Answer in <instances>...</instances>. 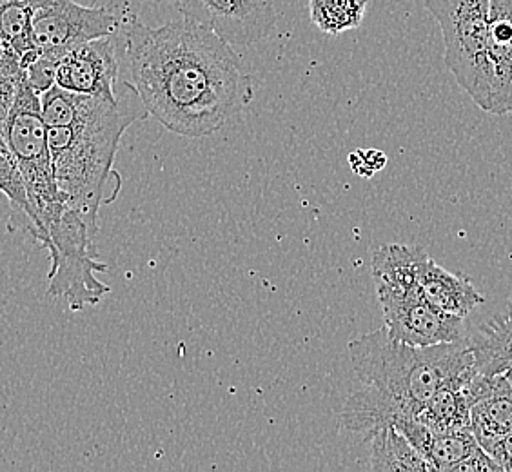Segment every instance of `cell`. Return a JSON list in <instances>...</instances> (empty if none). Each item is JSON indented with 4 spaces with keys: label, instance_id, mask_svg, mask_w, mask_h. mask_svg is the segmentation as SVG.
<instances>
[{
    "label": "cell",
    "instance_id": "obj_2",
    "mask_svg": "<svg viewBox=\"0 0 512 472\" xmlns=\"http://www.w3.org/2000/svg\"><path fill=\"white\" fill-rule=\"evenodd\" d=\"M356 384L342 411V427L369 438L402 418H416L440 387L478 369L467 340L414 347L389 336L385 327L349 344Z\"/></svg>",
    "mask_w": 512,
    "mask_h": 472
},
{
    "label": "cell",
    "instance_id": "obj_4",
    "mask_svg": "<svg viewBox=\"0 0 512 472\" xmlns=\"http://www.w3.org/2000/svg\"><path fill=\"white\" fill-rule=\"evenodd\" d=\"M0 131L26 186V231L40 244L51 224L62 217L69 204L53 175L48 128L42 118L40 95L28 77L22 80L10 113L0 122Z\"/></svg>",
    "mask_w": 512,
    "mask_h": 472
},
{
    "label": "cell",
    "instance_id": "obj_20",
    "mask_svg": "<svg viewBox=\"0 0 512 472\" xmlns=\"http://www.w3.org/2000/svg\"><path fill=\"white\" fill-rule=\"evenodd\" d=\"M387 164V155L380 149H355L349 155V166L362 178H373Z\"/></svg>",
    "mask_w": 512,
    "mask_h": 472
},
{
    "label": "cell",
    "instance_id": "obj_17",
    "mask_svg": "<svg viewBox=\"0 0 512 472\" xmlns=\"http://www.w3.org/2000/svg\"><path fill=\"white\" fill-rule=\"evenodd\" d=\"M365 10L367 0H309L313 24L331 37L360 28Z\"/></svg>",
    "mask_w": 512,
    "mask_h": 472
},
{
    "label": "cell",
    "instance_id": "obj_8",
    "mask_svg": "<svg viewBox=\"0 0 512 472\" xmlns=\"http://www.w3.org/2000/svg\"><path fill=\"white\" fill-rule=\"evenodd\" d=\"M391 338L414 347L451 344L465 338L462 316L445 313L414 291L376 289Z\"/></svg>",
    "mask_w": 512,
    "mask_h": 472
},
{
    "label": "cell",
    "instance_id": "obj_7",
    "mask_svg": "<svg viewBox=\"0 0 512 472\" xmlns=\"http://www.w3.org/2000/svg\"><path fill=\"white\" fill-rule=\"evenodd\" d=\"M120 26L119 17L108 8H88L73 0H44L31 20L39 55L59 60L84 42L117 35Z\"/></svg>",
    "mask_w": 512,
    "mask_h": 472
},
{
    "label": "cell",
    "instance_id": "obj_1",
    "mask_svg": "<svg viewBox=\"0 0 512 472\" xmlns=\"http://www.w3.org/2000/svg\"><path fill=\"white\" fill-rule=\"evenodd\" d=\"M119 48L129 86L149 115L178 137L217 133L255 95L233 46L195 22L171 20L149 28L131 17L120 26Z\"/></svg>",
    "mask_w": 512,
    "mask_h": 472
},
{
    "label": "cell",
    "instance_id": "obj_16",
    "mask_svg": "<svg viewBox=\"0 0 512 472\" xmlns=\"http://www.w3.org/2000/svg\"><path fill=\"white\" fill-rule=\"evenodd\" d=\"M373 471L434 472L433 465L414 449L394 425H387L369 438Z\"/></svg>",
    "mask_w": 512,
    "mask_h": 472
},
{
    "label": "cell",
    "instance_id": "obj_9",
    "mask_svg": "<svg viewBox=\"0 0 512 472\" xmlns=\"http://www.w3.org/2000/svg\"><path fill=\"white\" fill-rule=\"evenodd\" d=\"M184 19L231 46H255L276 28L275 0H178Z\"/></svg>",
    "mask_w": 512,
    "mask_h": 472
},
{
    "label": "cell",
    "instance_id": "obj_13",
    "mask_svg": "<svg viewBox=\"0 0 512 472\" xmlns=\"http://www.w3.org/2000/svg\"><path fill=\"white\" fill-rule=\"evenodd\" d=\"M465 340L478 373L494 376L512 369V296L503 313L485 320Z\"/></svg>",
    "mask_w": 512,
    "mask_h": 472
},
{
    "label": "cell",
    "instance_id": "obj_21",
    "mask_svg": "<svg viewBox=\"0 0 512 472\" xmlns=\"http://www.w3.org/2000/svg\"><path fill=\"white\" fill-rule=\"evenodd\" d=\"M485 453L502 467L503 472H512V434L494 442Z\"/></svg>",
    "mask_w": 512,
    "mask_h": 472
},
{
    "label": "cell",
    "instance_id": "obj_11",
    "mask_svg": "<svg viewBox=\"0 0 512 472\" xmlns=\"http://www.w3.org/2000/svg\"><path fill=\"white\" fill-rule=\"evenodd\" d=\"M487 62L491 80L489 113L512 115V0L491 2Z\"/></svg>",
    "mask_w": 512,
    "mask_h": 472
},
{
    "label": "cell",
    "instance_id": "obj_22",
    "mask_svg": "<svg viewBox=\"0 0 512 472\" xmlns=\"http://www.w3.org/2000/svg\"><path fill=\"white\" fill-rule=\"evenodd\" d=\"M505 374V376H507V380H509V382H511L512 384V369H509V371H507V373H503Z\"/></svg>",
    "mask_w": 512,
    "mask_h": 472
},
{
    "label": "cell",
    "instance_id": "obj_3",
    "mask_svg": "<svg viewBox=\"0 0 512 472\" xmlns=\"http://www.w3.org/2000/svg\"><path fill=\"white\" fill-rule=\"evenodd\" d=\"M148 109L128 100L75 93L66 126L48 128L53 175L62 195L84 222L99 233L100 207L115 202L122 178L115 171L120 140Z\"/></svg>",
    "mask_w": 512,
    "mask_h": 472
},
{
    "label": "cell",
    "instance_id": "obj_23",
    "mask_svg": "<svg viewBox=\"0 0 512 472\" xmlns=\"http://www.w3.org/2000/svg\"><path fill=\"white\" fill-rule=\"evenodd\" d=\"M140 2H169V0H140Z\"/></svg>",
    "mask_w": 512,
    "mask_h": 472
},
{
    "label": "cell",
    "instance_id": "obj_24",
    "mask_svg": "<svg viewBox=\"0 0 512 472\" xmlns=\"http://www.w3.org/2000/svg\"><path fill=\"white\" fill-rule=\"evenodd\" d=\"M2 55H4V50H2V44H0V64H2Z\"/></svg>",
    "mask_w": 512,
    "mask_h": 472
},
{
    "label": "cell",
    "instance_id": "obj_12",
    "mask_svg": "<svg viewBox=\"0 0 512 472\" xmlns=\"http://www.w3.org/2000/svg\"><path fill=\"white\" fill-rule=\"evenodd\" d=\"M416 291L434 307L462 318L473 313L478 305L485 304V296L476 289L471 278L451 273L429 255L418 269Z\"/></svg>",
    "mask_w": 512,
    "mask_h": 472
},
{
    "label": "cell",
    "instance_id": "obj_18",
    "mask_svg": "<svg viewBox=\"0 0 512 472\" xmlns=\"http://www.w3.org/2000/svg\"><path fill=\"white\" fill-rule=\"evenodd\" d=\"M0 193L10 200L11 217L20 229L28 227V195L6 142H0Z\"/></svg>",
    "mask_w": 512,
    "mask_h": 472
},
{
    "label": "cell",
    "instance_id": "obj_14",
    "mask_svg": "<svg viewBox=\"0 0 512 472\" xmlns=\"http://www.w3.org/2000/svg\"><path fill=\"white\" fill-rule=\"evenodd\" d=\"M471 431L483 451L512 434V384L498 374L493 391L471 407Z\"/></svg>",
    "mask_w": 512,
    "mask_h": 472
},
{
    "label": "cell",
    "instance_id": "obj_6",
    "mask_svg": "<svg viewBox=\"0 0 512 472\" xmlns=\"http://www.w3.org/2000/svg\"><path fill=\"white\" fill-rule=\"evenodd\" d=\"M493 0H424L440 24L445 64L460 88L478 108L489 113L491 80L487 62V37Z\"/></svg>",
    "mask_w": 512,
    "mask_h": 472
},
{
    "label": "cell",
    "instance_id": "obj_15",
    "mask_svg": "<svg viewBox=\"0 0 512 472\" xmlns=\"http://www.w3.org/2000/svg\"><path fill=\"white\" fill-rule=\"evenodd\" d=\"M473 376H469V378H473ZM469 378L454 380V382L440 387L427 400L424 409L416 414V420L424 423L425 427H429L433 433H453V431L471 429V407L473 405L463 391V385Z\"/></svg>",
    "mask_w": 512,
    "mask_h": 472
},
{
    "label": "cell",
    "instance_id": "obj_10",
    "mask_svg": "<svg viewBox=\"0 0 512 472\" xmlns=\"http://www.w3.org/2000/svg\"><path fill=\"white\" fill-rule=\"evenodd\" d=\"M55 84L73 93L117 99L120 84L119 33L89 40L62 55Z\"/></svg>",
    "mask_w": 512,
    "mask_h": 472
},
{
    "label": "cell",
    "instance_id": "obj_5",
    "mask_svg": "<svg viewBox=\"0 0 512 472\" xmlns=\"http://www.w3.org/2000/svg\"><path fill=\"white\" fill-rule=\"evenodd\" d=\"M95 238L97 231L68 206L39 244L50 256L48 296L66 300L71 311L99 304L111 291L97 276L108 271V264L100 262Z\"/></svg>",
    "mask_w": 512,
    "mask_h": 472
},
{
    "label": "cell",
    "instance_id": "obj_19",
    "mask_svg": "<svg viewBox=\"0 0 512 472\" xmlns=\"http://www.w3.org/2000/svg\"><path fill=\"white\" fill-rule=\"evenodd\" d=\"M57 66H59V59L50 57V55H39L26 69L28 80L39 95L46 89H50L51 86H55Z\"/></svg>",
    "mask_w": 512,
    "mask_h": 472
}]
</instances>
